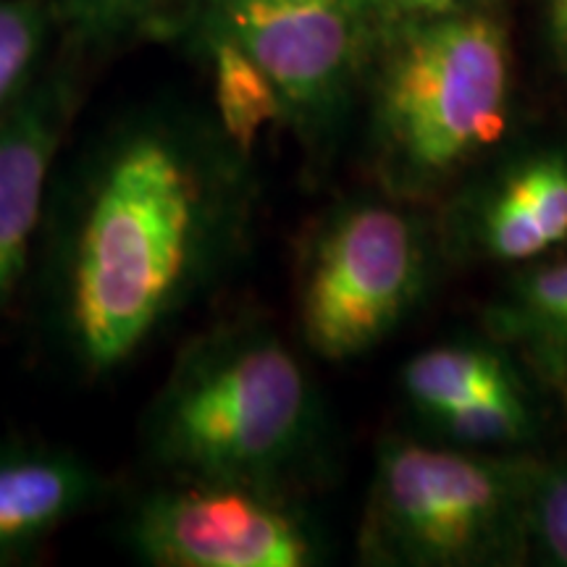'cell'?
I'll use <instances>...</instances> for the list:
<instances>
[{
    "instance_id": "cell-1",
    "label": "cell",
    "mask_w": 567,
    "mask_h": 567,
    "mask_svg": "<svg viewBox=\"0 0 567 567\" xmlns=\"http://www.w3.org/2000/svg\"><path fill=\"white\" fill-rule=\"evenodd\" d=\"M255 210L252 155L210 111L145 105L84 142L55 168L34 264L69 368L130 365L245 258Z\"/></svg>"
},
{
    "instance_id": "cell-2",
    "label": "cell",
    "mask_w": 567,
    "mask_h": 567,
    "mask_svg": "<svg viewBox=\"0 0 567 567\" xmlns=\"http://www.w3.org/2000/svg\"><path fill=\"white\" fill-rule=\"evenodd\" d=\"M140 439L163 478L297 494L323 473L331 425L300 352L274 323L245 316L182 347L145 408Z\"/></svg>"
},
{
    "instance_id": "cell-3",
    "label": "cell",
    "mask_w": 567,
    "mask_h": 567,
    "mask_svg": "<svg viewBox=\"0 0 567 567\" xmlns=\"http://www.w3.org/2000/svg\"><path fill=\"white\" fill-rule=\"evenodd\" d=\"M509 34L488 9L389 27L368 69L365 163L375 189L434 205L513 130Z\"/></svg>"
},
{
    "instance_id": "cell-4",
    "label": "cell",
    "mask_w": 567,
    "mask_h": 567,
    "mask_svg": "<svg viewBox=\"0 0 567 567\" xmlns=\"http://www.w3.org/2000/svg\"><path fill=\"white\" fill-rule=\"evenodd\" d=\"M538 452L463 450L386 434L375 444L360 563L513 567L530 559L528 494Z\"/></svg>"
},
{
    "instance_id": "cell-5",
    "label": "cell",
    "mask_w": 567,
    "mask_h": 567,
    "mask_svg": "<svg viewBox=\"0 0 567 567\" xmlns=\"http://www.w3.org/2000/svg\"><path fill=\"white\" fill-rule=\"evenodd\" d=\"M442 264L431 205L381 189L339 197L297 245L302 347L326 363L365 358L417 313Z\"/></svg>"
},
{
    "instance_id": "cell-6",
    "label": "cell",
    "mask_w": 567,
    "mask_h": 567,
    "mask_svg": "<svg viewBox=\"0 0 567 567\" xmlns=\"http://www.w3.org/2000/svg\"><path fill=\"white\" fill-rule=\"evenodd\" d=\"M392 24L375 0H195L184 30L226 32L264 66L305 158L321 168Z\"/></svg>"
},
{
    "instance_id": "cell-7",
    "label": "cell",
    "mask_w": 567,
    "mask_h": 567,
    "mask_svg": "<svg viewBox=\"0 0 567 567\" xmlns=\"http://www.w3.org/2000/svg\"><path fill=\"white\" fill-rule=\"evenodd\" d=\"M122 542L155 567H313L329 544L295 494L250 484L163 478L126 509Z\"/></svg>"
},
{
    "instance_id": "cell-8",
    "label": "cell",
    "mask_w": 567,
    "mask_h": 567,
    "mask_svg": "<svg viewBox=\"0 0 567 567\" xmlns=\"http://www.w3.org/2000/svg\"><path fill=\"white\" fill-rule=\"evenodd\" d=\"M444 264L513 268L567 250V134L507 140L431 205Z\"/></svg>"
},
{
    "instance_id": "cell-9",
    "label": "cell",
    "mask_w": 567,
    "mask_h": 567,
    "mask_svg": "<svg viewBox=\"0 0 567 567\" xmlns=\"http://www.w3.org/2000/svg\"><path fill=\"white\" fill-rule=\"evenodd\" d=\"M76 109L69 71L42 69L0 111V316L24 287L38 255L48 195Z\"/></svg>"
},
{
    "instance_id": "cell-10",
    "label": "cell",
    "mask_w": 567,
    "mask_h": 567,
    "mask_svg": "<svg viewBox=\"0 0 567 567\" xmlns=\"http://www.w3.org/2000/svg\"><path fill=\"white\" fill-rule=\"evenodd\" d=\"M109 494V481L87 457L38 439H0V567L19 565L55 530Z\"/></svg>"
},
{
    "instance_id": "cell-11",
    "label": "cell",
    "mask_w": 567,
    "mask_h": 567,
    "mask_svg": "<svg viewBox=\"0 0 567 567\" xmlns=\"http://www.w3.org/2000/svg\"><path fill=\"white\" fill-rule=\"evenodd\" d=\"M481 321L528 375L567 392V255L507 271Z\"/></svg>"
},
{
    "instance_id": "cell-12",
    "label": "cell",
    "mask_w": 567,
    "mask_h": 567,
    "mask_svg": "<svg viewBox=\"0 0 567 567\" xmlns=\"http://www.w3.org/2000/svg\"><path fill=\"white\" fill-rule=\"evenodd\" d=\"M523 371L526 368L492 337H463L436 342L408 358L400 371V394L410 413L421 417L486 396L534 392Z\"/></svg>"
},
{
    "instance_id": "cell-13",
    "label": "cell",
    "mask_w": 567,
    "mask_h": 567,
    "mask_svg": "<svg viewBox=\"0 0 567 567\" xmlns=\"http://www.w3.org/2000/svg\"><path fill=\"white\" fill-rule=\"evenodd\" d=\"M197 45L210 69V113L239 151L250 153L274 124H287L279 90L264 66L226 32L197 27Z\"/></svg>"
},
{
    "instance_id": "cell-14",
    "label": "cell",
    "mask_w": 567,
    "mask_h": 567,
    "mask_svg": "<svg viewBox=\"0 0 567 567\" xmlns=\"http://www.w3.org/2000/svg\"><path fill=\"white\" fill-rule=\"evenodd\" d=\"M55 30L76 45L109 51L187 27L195 0H40Z\"/></svg>"
},
{
    "instance_id": "cell-15",
    "label": "cell",
    "mask_w": 567,
    "mask_h": 567,
    "mask_svg": "<svg viewBox=\"0 0 567 567\" xmlns=\"http://www.w3.org/2000/svg\"><path fill=\"white\" fill-rule=\"evenodd\" d=\"M415 421L434 442L484 452L530 450L544 434V413L534 392L463 402Z\"/></svg>"
},
{
    "instance_id": "cell-16",
    "label": "cell",
    "mask_w": 567,
    "mask_h": 567,
    "mask_svg": "<svg viewBox=\"0 0 567 567\" xmlns=\"http://www.w3.org/2000/svg\"><path fill=\"white\" fill-rule=\"evenodd\" d=\"M55 30L40 0H0V111H6L40 74Z\"/></svg>"
},
{
    "instance_id": "cell-17",
    "label": "cell",
    "mask_w": 567,
    "mask_h": 567,
    "mask_svg": "<svg viewBox=\"0 0 567 567\" xmlns=\"http://www.w3.org/2000/svg\"><path fill=\"white\" fill-rule=\"evenodd\" d=\"M528 547L544 565L567 567V455H536L528 494Z\"/></svg>"
},
{
    "instance_id": "cell-18",
    "label": "cell",
    "mask_w": 567,
    "mask_h": 567,
    "mask_svg": "<svg viewBox=\"0 0 567 567\" xmlns=\"http://www.w3.org/2000/svg\"><path fill=\"white\" fill-rule=\"evenodd\" d=\"M486 0H392L394 21L400 19H431L444 13L484 9Z\"/></svg>"
},
{
    "instance_id": "cell-19",
    "label": "cell",
    "mask_w": 567,
    "mask_h": 567,
    "mask_svg": "<svg viewBox=\"0 0 567 567\" xmlns=\"http://www.w3.org/2000/svg\"><path fill=\"white\" fill-rule=\"evenodd\" d=\"M547 21L551 42L567 63V0H547Z\"/></svg>"
},
{
    "instance_id": "cell-20",
    "label": "cell",
    "mask_w": 567,
    "mask_h": 567,
    "mask_svg": "<svg viewBox=\"0 0 567 567\" xmlns=\"http://www.w3.org/2000/svg\"><path fill=\"white\" fill-rule=\"evenodd\" d=\"M375 3H384V6H386V9H389V11H392V0H375ZM193 6H195V3H193ZM392 17H394V13H392Z\"/></svg>"
},
{
    "instance_id": "cell-21",
    "label": "cell",
    "mask_w": 567,
    "mask_h": 567,
    "mask_svg": "<svg viewBox=\"0 0 567 567\" xmlns=\"http://www.w3.org/2000/svg\"><path fill=\"white\" fill-rule=\"evenodd\" d=\"M563 396H565V405H567V392H565V394H563Z\"/></svg>"
}]
</instances>
